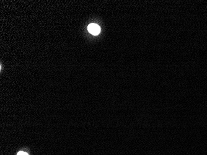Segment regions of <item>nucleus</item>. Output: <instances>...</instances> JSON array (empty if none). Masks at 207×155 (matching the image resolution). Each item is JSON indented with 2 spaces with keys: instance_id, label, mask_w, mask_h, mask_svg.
<instances>
[{
  "instance_id": "nucleus-1",
  "label": "nucleus",
  "mask_w": 207,
  "mask_h": 155,
  "mask_svg": "<svg viewBox=\"0 0 207 155\" xmlns=\"http://www.w3.org/2000/svg\"><path fill=\"white\" fill-rule=\"evenodd\" d=\"M87 29H88V31L90 32V33L94 35H98L100 32V27L97 24H91L89 25Z\"/></svg>"
},
{
  "instance_id": "nucleus-2",
  "label": "nucleus",
  "mask_w": 207,
  "mask_h": 155,
  "mask_svg": "<svg viewBox=\"0 0 207 155\" xmlns=\"http://www.w3.org/2000/svg\"><path fill=\"white\" fill-rule=\"evenodd\" d=\"M17 155H29L27 153H25V152H23V151H21V152H19L18 153Z\"/></svg>"
}]
</instances>
